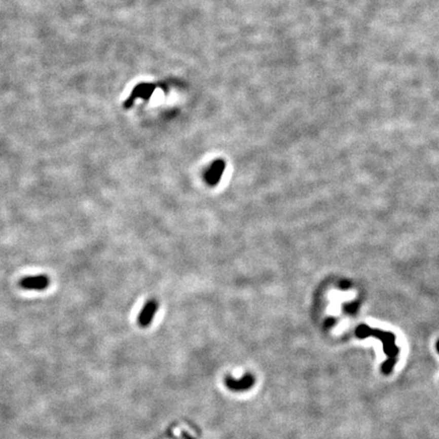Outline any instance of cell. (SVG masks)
<instances>
[{"label":"cell","mask_w":439,"mask_h":439,"mask_svg":"<svg viewBox=\"0 0 439 439\" xmlns=\"http://www.w3.org/2000/svg\"><path fill=\"white\" fill-rule=\"evenodd\" d=\"M356 336L360 339L374 337L381 341L384 354L387 357V359L381 365V372L384 375L390 374L394 368V365L397 362V357L400 353L399 348L395 344L394 335L388 332H382L375 328L373 330L365 324H362L356 330Z\"/></svg>","instance_id":"cell-1"},{"label":"cell","mask_w":439,"mask_h":439,"mask_svg":"<svg viewBox=\"0 0 439 439\" xmlns=\"http://www.w3.org/2000/svg\"><path fill=\"white\" fill-rule=\"evenodd\" d=\"M50 279L46 275H37L24 278L20 282V286L26 290L42 291L49 287Z\"/></svg>","instance_id":"cell-2"},{"label":"cell","mask_w":439,"mask_h":439,"mask_svg":"<svg viewBox=\"0 0 439 439\" xmlns=\"http://www.w3.org/2000/svg\"><path fill=\"white\" fill-rule=\"evenodd\" d=\"M255 382V378L253 375L247 373L240 379H235L231 376H227L225 378V385L233 391H244L250 389Z\"/></svg>","instance_id":"cell-3"},{"label":"cell","mask_w":439,"mask_h":439,"mask_svg":"<svg viewBox=\"0 0 439 439\" xmlns=\"http://www.w3.org/2000/svg\"><path fill=\"white\" fill-rule=\"evenodd\" d=\"M158 309H159V304L156 300H150L149 302H147L138 315L137 318L138 324L141 327L149 326L153 321L154 316L156 315Z\"/></svg>","instance_id":"cell-4"},{"label":"cell","mask_w":439,"mask_h":439,"mask_svg":"<svg viewBox=\"0 0 439 439\" xmlns=\"http://www.w3.org/2000/svg\"><path fill=\"white\" fill-rule=\"evenodd\" d=\"M223 170H224V163L222 161H215L205 173L204 178L206 182L210 185L215 184L220 180V178H221Z\"/></svg>","instance_id":"cell-5"},{"label":"cell","mask_w":439,"mask_h":439,"mask_svg":"<svg viewBox=\"0 0 439 439\" xmlns=\"http://www.w3.org/2000/svg\"><path fill=\"white\" fill-rule=\"evenodd\" d=\"M183 436H184V438L185 439H193L192 437H190L188 434H186V433H183Z\"/></svg>","instance_id":"cell-6"}]
</instances>
